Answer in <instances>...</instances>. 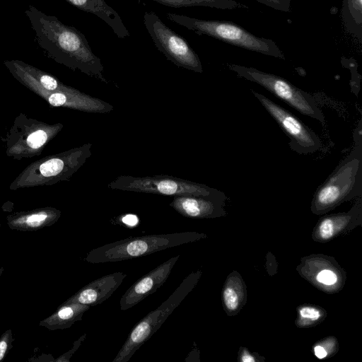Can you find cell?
I'll list each match as a JSON object with an SVG mask.
<instances>
[{
  "instance_id": "cell-1",
  "label": "cell",
  "mask_w": 362,
  "mask_h": 362,
  "mask_svg": "<svg viewBox=\"0 0 362 362\" xmlns=\"http://www.w3.org/2000/svg\"><path fill=\"white\" fill-rule=\"evenodd\" d=\"M35 40L46 56L66 67L107 83L100 59L93 52L83 33L67 25L54 16L33 5L25 11Z\"/></svg>"
},
{
  "instance_id": "cell-2",
  "label": "cell",
  "mask_w": 362,
  "mask_h": 362,
  "mask_svg": "<svg viewBox=\"0 0 362 362\" xmlns=\"http://www.w3.org/2000/svg\"><path fill=\"white\" fill-rule=\"evenodd\" d=\"M361 121L354 133L355 144L329 176L316 189L312 203L317 212L327 211L362 191Z\"/></svg>"
},
{
  "instance_id": "cell-3",
  "label": "cell",
  "mask_w": 362,
  "mask_h": 362,
  "mask_svg": "<svg viewBox=\"0 0 362 362\" xmlns=\"http://www.w3.org/2000/svg\"><path fill=\"white\" fill-rule=\"evenodd\" d=\"M196 232H180L129 237L91 250L84 259L91 264L115 262L151 255L202 238Z\"/></svg>"
},
{
  "instance_id": "cell-4",
  "label": "cell",
  "mask_w": 362,
  "mask_h": 362,
  "mask_svg": "<svg viewBox=\"0 0 362 362\" xmlns=\"http://www.w3.org/2000/svg\"><path fill=\"white\" fill-rule=\"evenodd\" d=\"M90 143L47 156L28 165L11 182L9 189L50 186L69 181L91 156Z\"/></svg>"
},
{
  "instance_id": "cell-5",
  "label": "cell",
  "mask_w": 362,
  "mask_h": 362,
  "mask_svg": "<svg viewBox=\"0 0 362 362\" xmlns=\"http://www.w3.org/2000/svg\"><path fill=\"white\" fill-rule=\"evenodd\" d=\"M167 18L198 35H205L243 49L285 59L274 41L257 37L238 24L227 21L202 20L168 13Z\"/></svg>"
},
{
  "instance_id": "cell-6",
  "label": "cell",
  "mask_w": 362,
  "mask_h": 362,
  "mask_svg": "<svg viewBox=\"0 0 362 362\" xmlns=\"http://www.w3.org/2000/svg\"><path fill=\"white\" fill-rule=\"evenodd\" d=\"M62 128V123L49 124L21 113L1 140L8 157L18 160L31 158L40 156Z\"/></svg>"
},
{
  "instance_id": "cell-7",
  "label": "cell",
  "mask_w": 362,
  "mask_h": 362,
  "mask_svg": "<svg viewBox=\"0 0 362 362\" xmlns=\"http://www.w3.org/2000/svg\"><path fill=\"white\" fill-rule=\"evenodd\" d=\"M200 272L186 276L174 292L157 308L148 313L131 330L112 362H127L134 353L156 333L165 320L194 288Z\"/></svg>"
},
{
  "instance_id": "cell-8",
  "label": "cell",
  "mask_w": 362,
  "mask_h": 362,
  "mask_svg": "<svg viewBox=\"0 0 362 362\" xmlns=\"http://www.w3.org/2000/svg\"><path fill=\"white\" fill-rule=\"evenodd\" d=\"M228 66L240 77L260 85L301 114L324 123V114L314 98L284 78L253 67L235 64H228Z\"/></svg>"
},
{
  "instance_id": "cell-9",
  "label": "cell",
  "mask_w": 362,
  "mask_h": 362,
  "mask_svg": "<svg viewBox=\"0 0 362 362\" xmlns=\"http://www.w3.org/2000/svg\"><path fill=\"white\" fill-rule=\"evenodd\" d=\"M108 188L122 191L166 196H214L222 192L206 185L169 175L134 177L122 175L107 185Z\"/></svg>"
},
{
  "instance_id": "cell-10",
  "label": "cell",
  "mask_w": 362,
  "mask_h": 362,
  "mask_svg": "<svg viewBox=\"0 0 362 362\" xmlns=\"http://www.w3.org/2000/svg\"><path fill=\"white\" fill-rule=\"evenodd\" d=\"M144 23L155 46L168 60L179 67L203 72L197 54L185 38L167 26L156 13L146 12Z\"/></svg>"
},
{
  "instance_id": "cell-11",
  "label": "cell",
  "mask_w": 362,
  "mask_h": 362,
  "mask_svg": "<svg viewBox=\"0 0 362 362\" xmlns=\"http://www.w3.org/2000/svg\"><path fill=\"white\" fill-rule=\"evenodd\" d=\"M3 63L16 80L47 101L52 107H62L91 113H107L113 109L111 104L79 90L76 93L47 91L14 65L11 60H5Z\"/></svg>"
},
{
  "instance_id": "cell-12",
  "label": "cell",
  "mask_w": 362,
  "mask_h": 362,
  "mask_svg": "<svg viewBox=\"0 0 362 362\" xmlns=\"http://www.w3.org/2000/svg\"><path fill=\"white\" fill-rule=\"evenodd\" d=\"M252 92L290 139L288 145L293 151L299 154H309L321 148L319 136L294 115L264 95Z\"/></svg>"
},
{
  "instance_id": "cell-13",
  "label": "cell",
  "mask_w": 362,
  "mask_h": 362,
  "mask_svg": "<svg viewBox=\"0 0 362 362\" xmlns=\"http://www.w3.org/2000/svg\"><path fill=\"white\" fill-rule=\"evenodd\" d=\"M180 257L170 258L135 281L120 299L121 310L130 309L163 286Z\"/></svg>"
},
{
  "instance_id": "cell-14",
  "label": "cell",
  "mask_w": 362,
  "mask_h": 362,
  "mask_svg": "<svg viewBox=\"0 0 362 362\" xmlns=\"http://www.w3.org/2000/svg\"><path fill=\"white\" fill-rule=\"evenodd\" d=\"M126 276L127 274L122 272L101 276L82 287L64 303H77L89 306L100 304L112 295Z\"/></svg>"
},
{
  "instance_id": "cell-15",
  "label": "cell",
  "mask_w": 362,
  "mask_h": 362,
  "mask_svg": "<svg viewBox=\"0 0 362 362\" xmlns=\"http://www.w3.org/2000/svg\"><path fill=\"white\" fill-rule=\"evenodd\" d=\"M225 199L223 192L214 196H174L170 206L185 217L209 218L216 216L221 211Z\"/></svg>"
},
{
  "instance_id": "cell-16",
  "label": "cell",
  "mask_w": 362,
  "mask_h": 362,
  "mask_svg": "<svg viewBox=\"0 0 362 362\" xmlns=\"http://www.w3.org/2000/svg\"><path fill=\"white\" fill-rule=\"evenodd\" d=\"M61 211L51 206L16 212L6 216L9 228L19 231H37L51 226L61 216Z\"/></svg>"
},
{
  "instance_id": "cell-17",
  "label": "cell",
  "mask_w": 362,
  "mask_h": 362,
  "mask_svg": "<svg viewBox=\"0 0 362 362\" xmlns=\"http://www.w3.org/2000/svg\"><path fill=\"white\" fill-rule=\"evenodd\" d=\"M77 8L92 13L106 23L120 39L129 36L118 13L109 6L105 0H65Z\"/></svg>"
},
{
  "instance_id": "cell-18",
  "label": "cell",
  "mask_w": 362,
  "mask_h": 362,
  "mask_svg": "<svg viewBox=\"0 0 362 362\" xmlns=\"http://www.w3.org/2000/svg\"><path fill=\"white\" fill-rule=\"evenodd\" d=\"M90 306L77 303H63L49 317L40 322V326L49 330L69 328L77 321L82 320L83 314Z\"/></svg>"
},
{
  "instance_id": "cell-19",
  "label": "cell",
  "mask_w": 362,
  "mask_h": 362,
  "mask_svg": "<svg viewBox=\"0 0 362 362\" xmlns=\"http://www.w3.org/2000/svg\"><path fill=\"white\" fill-rule=\"evenodd\" d=\"M341 16L346 33L362 43V0H343Z\"/></svg>"
},
{
  "instance_id": "cell-20",
  "label": "cell",
  "mask_w": 362,
  "mask_h": 362,
  "mask_svg": "<svg viewBox=\"0 0 362 362\" xmlns=\"http://www.w3.org/2000/svg\"><path fill=\"white\" fill-rule=\"evenodd\" d=\"M154 1L173 8L188 6H207L218 9L249 8L248 6L235 0H153Z\"/></svg>"
},
{
  "instance_id": "cell-21",
  "label": "cell",
  "mask_w": 362,
  "mask_h": 362,
  "mask_svg": "<svg viewBox=\"0 0 362 362\" xmlns=\"http://www.w3.org/2000/svg\"><path fill=\"white\" fill-rule=\"evenodd\" d=\"M337 216L324 218L319 225V233L322 238L326 240L334 235Z\"/></svg>"
},
{
  "instance_id": "cell-22",
  "label": "cell",
  "mask_w": 362,
  "mask_h": 362,
  "mask_svg": "<svg viewBox=\"0 0 362 362\" xmlns=\"http://www.w3.org/2000/svg\"><path fill=\"white\" fill-rule=\"evenodd\" d=\"M223 302L228 310H235L239 305V297L233 288L227 286L223 293Z\"/></svg>"
},
{
  "instance_id": "cell-23",
  "label": "cell",
  "mask_w": 362,
  "mask_h": 362,
  "mask_svg": "<svg viewBox=\"0 0 362 362\" xmlns=\"http://www.w3.org/2000/svg\"><path fill=\"white\" fill-rule=\"evenodd\" d=\"M13 341L11 329H7L0 337V361H1L12 348Z\"/></svg>"
},
{
  "instance_id": "cell-24",
  "label": "cell",
  "mask_w": 362,
  "mask_h": 362,
  "mask_svg": "<svg viewBox=\"0 0 362 362\" xmlns=\"http://www.w3.org/2000/svg\"><path fill=\"white\" fill-rule=\"evenodd\" d=\"M275 10L290 12L291 0H255Z\"/></svg>"
},
{
  "instance_id": "cell-25",
  "label": "cell",
  "mask_w": 362,
  "mask_h": 362,
  "mask_svg": "<svg viewBox=\"0 0 362 362\" xmlns=\"http://www.w3.org/2000/svg\"><path fill=\"white\" fill-rule=\"evenodd\" d=\"M299 314L301 318L311 322L316 321L321 316L320 310L311 306L300 308Z\"/></svg>"
},
{
  "instance_id": "cell-26",
  "label": "cell",
  "mask_w": 362,
  "mask_h": 362,
  "mask_svg": "<svg viewBox=\"0 0 362 362\" xmlns=\"http://www.w3.org/2000/svg\"><path fill=\"white\" fill-rule=\"evenodd\" d=\"M86 337V334L81 336L77 340H76L72 346V348L64 353L63 355L60 356L55 361L58 362H67L70 361L71 357L73 354L78 350L79 346L81 345L82 342L85 340Z\"/></svg>"
},
{
  "instance_id": "cell-27",
  "label": "cell",
  "mask_w": 362,
  "mask_h": 362,
  "mask_svg": "<svg viewBox=\"0 0 362 362\" xmlns=\"http://www.w3.org/2000/svg\"><path fill=\"white\" fill-rule=\"evenodd\" d=\"M318 282L325 285H332L336 283L337 280V275L331 270L321 271L316 277Z\"/></svg>"
},
{
  "instance_id": "cell-28",
  "label": "cell",
  "mask_w": 362,
  "mask_h": 362,
  "mask_svg": "<svg viewBox=\"0 0 362 362\" xmlns=\"http://www.w3.org/2000/svg\"><path fill=\"white\" fill-rule=\"evenodd\" d=\"M122 221L127 226H134L137 223L138 218L134 215L128 214L123 218Z\"/></svg>"
},
{
  "instance_id": "cell-29",
  "label": "cell",
  "mask_w": 362,
  "mask_h": 362,
  "mask_svg": "<svg viewBox=\"0 0 362 362\" xmlns=\"http://www.w3.org/2000/svg\"><path fill=\"white\" fill-rule=\"evenodd\" d=\"M314 352L315 356L320 359H322L327 356V351L324 349L323 346L320 345H317L315 346Z\"/></svg>"
},
{
  "instance_id": "cell-30",
  "label": "cell",
  "mask_w": 362,
  "mask_h": 362,
  "mask_svg": "<svg viewBox=\"0 0 362 362\" xmlns=\"http://www.w3.org/2000/svg\"><path fill=\"white\" fill-rule=\"evenodd\" d=\"M241 360L243 362H252L255 361V358L249 354L243 355Z\"/></svg>"
},
{
  "instance_id": "cell-31",
  "label": "cell",
  "mask_w": 362,
  "mask_h": 362,
  "mask_svg": "<svg viewBox=\"0 0 362 362\" xmlns=\"http://www.w3.org/2000/svg\"><path fill=\"white\" fill-rule=\"evenodd\" d=\"M4 267H1L0 268V276H1L2 273L4 272Z\"/></svg>"
},
{
  "instance_id": "cell-32",
  "label": "cell",
  "mask_w": 362,
  "mask_h": 362,
  "mask_svg": "<svg viewBox=\"0 0 362 362\" xmlns=\"http://www.w3.org/2000/svg\"><path fill=\"white\" fill-rule=\"evenodd\" d=\"M1 252V251H0Z\"/></svg>"
}]
</instances>
